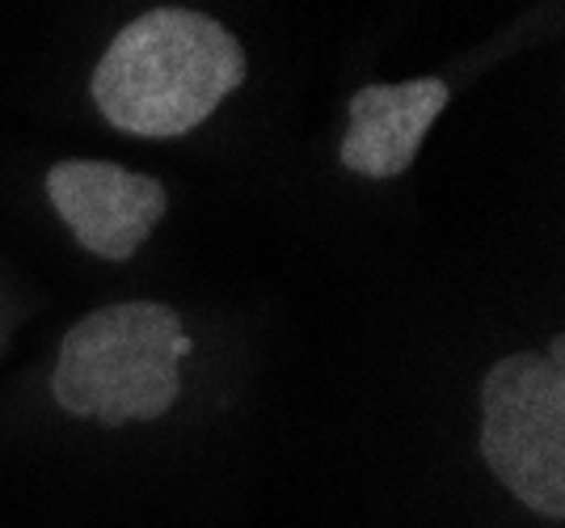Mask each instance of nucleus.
<instances>
[{"label":"nucleus","instance_id":"obj_1","mask_svg":"<svg viewBox=\"0 0 565 528\" xmlns=\"http://www.w3.org/2000/svg\"><path fill=\"white\" fill-rule=\"evenodd\" d=\"M249 60L228 25L199 9H152L115 34L94 68L102 119L143 140H173L212 119L245 85Z\"/></svg>","mask_w":565,"mask_h":528},{"label":"nucleus","instance_id":"obj_2","mask_svg":"<svg viewBox=\"0 0 565 528\" xmlns=\"http://www.w3.org/2000/svg\"><path fill=\"white\" fill-rule=\"evenodd\" d=\"M194 351L182 317L157 300H122L81 317L60 342L51 398L102 427L152 423L182 393L178 360Z\"/></svg>","mask_w":565,"mask_h":528},{"label":"nucleus","instance_id":"obj_3","mask_svg":"<svg viewBox=\"0 0 565 528\" xmlns=\"http://www.w3.org/2000/svg\"><path fill=\"white\" fill-rule=\"evenodd\" d=\"M481 456L523 507L565 516V342L519 351L481 381Z\"/></svg>","mask_w":565,"mask_h":528},{"label":"nucleus","instance_id":"obj_4","mask_svg":"<svg viewBox=\"0 0 565 528\" xmlns=\"http://www.w3.org/2000/svg\"><path fill=\"white\" fill-rule=\"evenodd\" d=\"M47 199L72 237L106 263L136 258L169 212V194L157 178L115 161H55L47 169Z\"/></svg>","mask_w":565,"mask_h":528},{"label":"nucleus","instance_id":"obj_5","mask_svg":"<svg viewBox=\"0 0 565 528\" xmlns=\"http://www.w3.org/2000/svg\"><path fill=\"white\" fill-rule=\"evenodd\" d=\"M448 85L439 76H418L401 85H367L351 97L347 140L338 161L363 178H397L414 166L426 131L448 106Z\"/></svg>","mask_w":565,"mask_h":528}]
</instances>
